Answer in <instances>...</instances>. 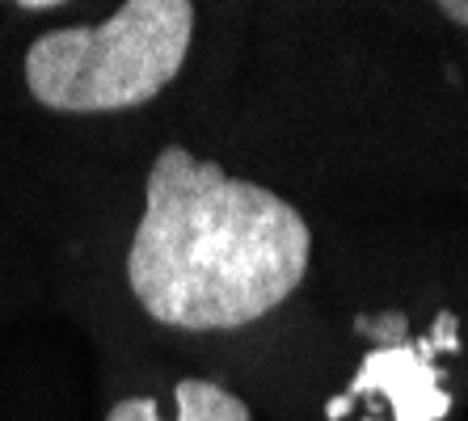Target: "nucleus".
<instances>
[{"label":"nucleus","mask_w":468,"mask_h":421,"mask_svg":"<svg viewBox=\"0 0 468 421\" xmlns=\"http://www.w3.org/2000/svg\"><path fill=\"white\" fill-rule=\"evenodd\" d=\"M313 232L287 198L169 143L127 248L131 295L169 329H240L304 282Z\"/></svg>","instance_id":"1"},{"label":"nucleus","mask_w":468,"mask_h":421,"mask_svg":"<svg viewBox=\"0 0 468 421\" xmlns=\"http://www.w3.org/2000/svg\"><path fill=\"white\" fill-rule=\"evenodd\" d=\"M190 38V0H127L101 26H68L34 38L26 85L55 114L135 110L182 72Z\"/></svg>","instance_id":"2"},{"label":"nucleus","mask_w":468,"mask_h":421,"mask_svg":"<svg viewBox=\"0 0 468 421\" xmlns=\"http://www.w3.org/2000/svg\"><path fill=\"white\" fill-rule=\"evenodd\" d=\"M431 346L435 342H422V346H384L376 354H367L346 396L329 400V417H338L350 400H359V396H388L397 421H443V413L452 409V396L439 388L443 379L431 367Z\"/></svg>","instance_id":"3"},{"label":"nucleus","mask_w":468,"mask_h":421,"mask_svg":"<svg viewBox=\"0 0 468 421\" xmlns=\"http://www.w3.org/2000/svg\"><path fill=\"white\" fill-rule=\"evenodd\" d=\"M174 421H250V405L237 392L219 388L211 379H182L174 388ZM106 421H165L161 405L148 396H127L106 413Z\"/></svg>","instance_id":"4"},{"label":"nucleus","mask_w":468,"mask_h":421,"mask_svg":"<svg viewBox=\"0 0 468 421\" xmlns=\"http://www.w3.org/2000/svg\"><path fill=\"white\" fill-rule=\"evenodd\" d=\"M439 13H443L447 22L468 26V0H439Z\"/></svg>","instance_id":"5"},{"label":"nucleus","mask_w":468,"mask_h":421,"mask_svg":"<svg viewBox=\"0 0 468 421\" xmlns=\"http://www.w3.org/2000/svg\"><path fill=\"white\" fill-rule=\"evenodd\" d=\"M22 9H26V13H38V9H55V0H26Z\"/></svg>","instance_id":"6"}]
</instances>
